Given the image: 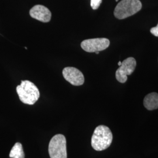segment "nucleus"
Wrapping results in <instances>:
<instances>
[{
    "mask_svg": "<svg viewBox=\"0 0 158 158\" xmlns=\"http://www.w3.org/2000/svg\"><path fill=\"white\" fill-rule=\"evenodd\" d=\"M113 141V134L110 129L105 125H99L96 128L91 138V146L97 151L107 149Z\"/></svg>",
    "mask_w": 158,
    "mask_h": 158,
    "instance_id": "obj_1",
    "label": "nucleus"
},
{
    "mask_svg": "<svg viewBox=\"0 0 158 158\" xmlns=\"http://www.w3.org/2000/svg\"><path fill=\"white\" fill-rule=\"evenodd\" d=\"M17 92L20 100L26 104L33 105L40 98L38 87L28 80L22 81L21 84L17 87Z\"/></svg>",
    "mask_w": 158,
    "mask_h": 158,
    "instance_id": "obj_2",
    "label": "nucleus"
},
{
    "mask_svg": "<svg viewBox=\"0 0 158 158\" xmlns=\"http://www.w3.org/2000/svg\"><path fill=\"white\" fill-rule=\"evenodd\" d=\"M141 8L139 0H122L116 6L114 14L117 18L123 19L135 14Z\"/></svg>",
    "mask_w": 158,
    "mask_h": 158,
    "instance_id": "obj_3",
    "label": "nucleus"
},
{
    "mask_svg": "<svg viewBox=\"0 0 158 158\" xmlns=\"http://www.w3.org/2000/svg\"><path fill=\"white\" fill-rule=\"evenodd\" d=\"M48 150L51 158H67L65 136L62 134L54 136L49 142Z\"/></svg>",
    "mask_w": 158,
    "mask_h": 158,
    "instance_id": "obj_4",
    "label": "nucleus"
},
{
    "mask_svg": "<svg viewBox=\"0 0 158 158\" xmlns=\"http://www.w3.org/2000/svg\"><path fill=\"white\" fill-rule=\"evenodd\" d=\"M136 66V62L134 57H128L125 59L116 71L115 77L119 83H125L128 79L127 76L134 72Z\"/></svg>",
    "mask_w": 158,
    "mask_h": 158,
    "instance_id": "obj_5",
    "label": "nucleus"
},
{
    "mask_svg": "<svg viewBox=\"0 0 158 158\" xmlns=\"http://www.w3.org/2000/svg\"><path fill=\"white\" fill-rule=\"evenodd\" d=\"M110 44V40L107 38H94L83 40L81 43V47L85 52L92 53L106 49Z\"/></svg>",
    "mask_w": 158,
    "mask_h": 158,
    "instance_id": "obj_6",
    "label": "nucleus"
},
{
    "mask_svg": "<svg viewBox=\"0 0 158 158\" xmlns=\"http://www.w3.org/2000/svg\"><path fill=\"white\" fill-rule=\"evenodd\" d=\"M64 78L70 84L76 86L83 85L85 77L79 69L73 67L64 68L62 72Z\"/></svg>",
    "mask_w": 158,
    "mask_h": 158,
    "instance_id": "obj_7",
    "label": "nucleus"
},
{
    "mask_svg": "<svg viewBox=\"0 0 158 158\" xmlns=\"http://www.w3.org/2000/svg\"><path fill=\"white\" fill-rule=\"evenodd\" d=\"M29 14L31 17L42 23H48L51 21L52 14L50 10L46 6L36 5L32 7Z\"/></svg>",
    "mask_w": 158,
    "mask_h": 158,
    "instance_id": "obj_8",
    "label": "nucleus"
},
{
    "mask_svg": "<svg viewBox=\"0 0 158 158\" xmlns=\"http://www.w3.org/2000/svg\"><path fill=\"white\" fill-rule=\"evenodd\" d=\"M144 107L148 110H154L158 108V94L151 93L145 96L143 100Z\"/></svg>",
    "mask_w": 158,
    "mask_h": 158,
    "instance_id": "obj_9",
    "label": "nucleus"
},
{
    "mask_svg": "<svg viewBox=\"0 0 158 158\" xmlns=\"http://www.w3.org/2000/svg\"><path fill=\"white\" fill-rule=\"evenodd\" d=\"M10 157L12 158H25V154L21 143L17 142L12 147L10 153Z\"/></svg>",
    "mask_w": 158,
    "mask_h": 158,
    "instance_id": "obj_10",
    "label": "nucleus"
},
{
    "mask_svg": "<svg viewBox=\"0 0 158 158\" xmlns=\"http://www.w3.org/2000/svg\"><path fill=\"white\" fill-rule=\"evenodd\" d=\"M102 0H91L90 5L93 10H97L102 4Z\"/></svg>",
    "mask_w": 158,
    "mask_h": 158,
    "instance_id": "obj_11",
    "label": "nucleus"
},
{
    "mask_svg": "<svg viewBox=\"0 0 158 158\" xmlns=\"http://www.w3.org/2000/svg\"><path fill=\"white\" fill-rule=\"evenodd\" d=\"M150 31H151V33L153 34L154 36L158 37V24L156 27L151 29Z\"/></svg>",
    "mask_w": 158,
    "mask_h": 158,
    "instance_id": "obj_12",
    "label": "nucleus"
},
{
    "mask_svg": "<svg viewBox=\"0 0 158 158\" xmlns=\"http://www.w3.org/2000/svg\"><path fill=\"white\" fill-rule=\"evenodd\" d=\"M121 64H122V62H121V61H119V62H118V65L119 66H120L121 65Z\"/></svg>",
    "mask_w": 158,
    "mask_h": 158,
    "instance_id": "obj_13",
    "label": "nucleus"
},
{
    "mask_svg": "<svg viewBox=\"0 0 158 158\" xmlns=\"http://www.w3.org/2000/svg\"><path fill=\"white\" fill-rule=\"evenodd\" d=\"M95 53H96V54H98V53H99V52H96Z\"/></svg>",
    "mask_w": 158,
    "mask_h": 158,
    "instance_id": "obj_14",
    "label": "nucleus"
},
{
    "mask_svg": "<svg viewBox=\"0 0 158 158\" xmlns=\"http://www.w3.org/2000/svg\"><path fill=\"white\" fill-rule=\"evenodd\" d=\"M115 1H118V0H115Z\"/></svg>",
    "mask_w": 158,
    "mask_h": 158,
    "instance_id": "obj_15",
    "label": "nucleus"
}]
</instances>
